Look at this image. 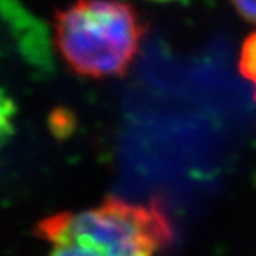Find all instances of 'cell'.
I'll list each match as a JSON object with an SVG mask.
<instances>
[{"label":"cell","instance_id":"cell-3","mask_svg":"<svg viewBox=\"0 0 256 256\" xmlns=\"http://www.w3.org/2000/svg\"><path fill=\"white\" fill-rule=\"evenodd\" d=\"M240 72L244 79H247L254 88V100H256V31L247 36L241 46L240 54Z\"/></svg>","mask_w":256,"mask_h":256},{"label":"cell","instance_id":"cell-2","mask_svg":"<svg viewBox=\"0 0 256 256\" xmlns=\"http://www.w3.org/2000/svg\"><path fill=\"white\" fill-rule=\"evenodd\" d=\"M145 32L139 12L120 0H74L54 14V38L62 59L88 79L124 76Z\"/></svg>","mask_w":256,"mask_h":256},{"label":"cell","instance_id":"cell-5","mask_svg":"<svg viewBox=\"0 0 256 256\" xmlns=\"http://www.w3.org/2000/svg\"><path fill=\"white\" fill-rule=\"evenodd\" d=\"M152 2H160V4H168V2H184V0H152Z\"/></svg>","mask_w":256,"mask_h":256},{"label":"cell","instance_id":"cell-4","mask_svg":"<svg viewBox=\"0 0 256 256\" xmlns=\"http://www.w3.org/2000/svg\"><path fill=\"white\" fill-rule=\"evenodd\" d=\"M230 4L246 20L256 24V0H230Z\"/></svg>","mask_w":256,"mask_h":256},{"label":"cell","instance_id":"cell-1","mask_svg":"<svg viewBox=\"0 0 256 256\" xmlns=\"http://www.w3.org/2000/svg\"><path fill=\"white\" fill-rule=\"evenodd\" d=\"M34 233L51 244L50 256H154L173 240V226L159 198L106 196L98 207L44 218Z\"/></svg>","mask_w":256,"mask_h":256}]
</instances>
